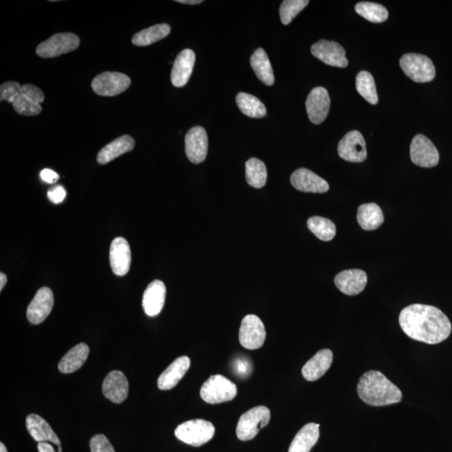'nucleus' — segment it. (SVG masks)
Instances as JSON below:
<instances>
[{"mask_svg":"<svg viewBox=\"0 0 452 452\" xmlns=\"http://www.w3.org/2000/svg\"><path fill=\"white\" fill-rule=\"evenodd\" d=\"M399 325L411 339L438 345L448 339L451 323L439 308L423 304H413L404 308L399 314Z\"/></svg>","mask_w":452,"mask_h":452,"instance_id":"nucleus-1","label":"nucleus"},{"mask_svg":"<svg viewBox=\"0 0 452 452\" xmlns=\"http://www.w3.org/2000/svg\"><path fill=\"white\" fill-rule=\"evenodd\" d=\"M357 391L371 406H385L401 401L402 392L379 371L370 370L361 376Z\"/></svg>","mask_w":452,"mask_h":452,"instance_id":"nucleus-2","label":"nucleus"},{"mask_svg":"<svg viewBox=\"0 0 452 452\" xmlns=\"http://www.w3.org/2000/svg\"><path fill=\"white\" fill-rule=\"evenodd\" d=\"M215 432V426L211 422L197 419L179 425L176 428L174 434L185 444L198 447L211 441Z\"/></svg>","mask_w":452,"mask_h":452,"instance_id":"nucleus-3","label":"nucleus"},{"mask_svg":"<svg viewBox=\"0 0 452 452\" xmlns=\"http://www.w3.org/2000/svg\"><path fill=\"white\" fill-rule=\"evenodd\" d=\"M236 394V385L221 374L211 376L201 389L203 401L211 404L231 401Z\"/></svg>","mask_w":452,"mask_h":452,"instance_id":"nucleus-4","label":"nucleus"},{"mask_svg":"<svg viewBox=\"0 0 452 452\" xmlns=\"http://www.w3.org/2000/svg\"><path fill=\"white\" fill-rule=\"evenodd\" d=\"M270 411L268 407L256 406L251 409L241 416L236 427L238 439L242 441L255 438L261 428L270 422Z\"/></svg>","mask_w":452,"mask_h":452,"instance_id":"nucleus-5","label":"nucleus"},{"mask_svg":"<svg viewBox=\"0 0 452 452\" xmlns=\"http://www.w3.org/2000/svg\"><path fill=\"white\" fill-rule=\"evenodd\" d=\"M399 65L408 78L418 83L431 82L436 77L435 65L426 56L414 53L404 55L399 61Z\"/></svg>","mask_w":452,"mask_h":452,"instance_id":"nucleus-6","label":"nucleus"},{"mask_svg":"<svg viewBox=\"0 0 452 452\" xmlns=\"http://www.w3.org/2000/svg\"><path fill=\"white\" fill-rule=\"evenodd\" d=\"M80 39L73 33H61L51 36L41 43L36 48V54L42 58H54L78 49Z\"/></svg>","mask_w":452,"mask_h":452,"instance_id":"nucleus-7","label":"nucleus"},{"mask_svg":"<svg viewBox=\"0 0 452 452\" xmlns=\"http://www.w3.org/2000/svg\"><path fill=\"white\" fill-rule=\"evenodd\" d=\"M266 332L263 321L254 314L243 318L239 332L241 345L246 349L255 350L261 348L266 341Z\"/></svg>","mask_w":452,"mask_h":452,"instance_id":"nucleus-8","label":"nucleus"},{"mask_svg":"<svg viewBox=\"0 0 452 452\" xmlns=\"http://www.w3.org/2000/svg\"><path fill=\"white\" fill-rule=\"evenodd\" d=\"M130 85L131 79L127 75L107 71L93 79L92 88L99 96L114 97L125 93Z\"/></svg>","mask_w":452,"mask_h":452,"instance_id":"nucleus-9","label":"nucleus"},{"mask_svg":"<svg viewBox=\"0 0 452 452\" xmlns=\"http://www.w3.org/2000/svg\"><path fill=\"white\" fill-rule=\"evenodd\" d=\"M411 159L414 164L422 168L435 167L439 163L438 150L424 135L414 137L411 144Z\"/></svg>","mask_w":452,"mask_h":452,"instance_id":"nucleus-10","label":"nucleus"},{"mask_svg":"<svg viewBox=\"0 0 452 452\" xmlns=\"http://www.w3.org/2000/svg\"><path fill=\"white\" fill-rule=\"evenodd\" d=\"M341 159L351 163H362L367 158V149L363 135L359 131H351L342 137L337 147Z\"/></svg>","mask_w":452,"mask_h":452,"instance_id":"nucleus-11","label":"nucleus"},{"mask_svg":"<svg viewBox=\"0 0 452 452\" xmlns=\"http://www.w3.org/2000/svg\"><path fill=\"white\" fill-rule=\"evenodd\" d=\"M311 52L316 58L328 65L344 68L349 65L345 50L339 43L321 40L312 45Z\"/></svg>","mask_w":452,"mask_h":452,"instance_id":"nucleus-12","label":"nucleus"},{"mask_svg":"<svg viewBox=\"0 0 452 452\" xmlns=\"http://www.w3.org/2000/svg\"><path fill=\"white\" fill-rule=\"evenodd\" d=\"M208 135L203 127L196 126L189 130L185 136V153L194 164H201L208 153Z\"/></svg>","mask_w":452,"mask_h":452,"instance_id":"nucleus-13","label":"nucleus"},{"mask_svg":"<svg viewBox=\"0 0 452 452\" xmlns=\"http://www.w3.org/2000/svg\"><path fill=\"white\" fill-rule=\"evenodd\" d=\"M54 306V295L49 288H42L27 308V318L32 325H40L50 315Z\"/></svg>","mask_w":452,"mask_h":452,"instance_id":"nucleus-14","label":"nucleus"},{"mask_svg":"<svg viewBox=\"0 0 452 452\" xmlns=\"http://www.w3.org/2000/svg\"><path fill=\"white\" fill-rule=\"evenodd\" d=\"M309 119L314 125L325 120L330 109V98L325 88L317 87L311 90L306 101Z\"/></svg>","mask_w":452,"mask_h":452,"instance_id":"nucleus-15","label":"nucleus"},{"mask_svg":"<svg viewBox=\"0 0 452 452\" xmlns=\"http://www.w3.org/2000/svg\"><path fill=\"white\" fill-rule=\"evenodd\" d=\"M293 186L301 192L323 194L328 191L330 184L308 169H299L294 171L291 176Z\"/></svg>","mask_w":452,"mask_h":452,"instance_id":"nucleus-16","label":"nucleus"},{"mask_svg":"<svg viewBox=\"0 0 452 452\" xmlns=\"http://www.w3.org/2000/svg\"><path fill=\"white\" fill-rule=\"evenodd\" d=\"M367 282V274L359 269L342 270L335 278L337 289L348 296H355L363 292Z\"/></svg>","mask_w":452,"mask_h":452,"instance_id":"nucleus-17","label":"nucleus"},{"mask_svg":"<svg viewBox=\"0 0 452 452\" xmlns=\"http://www.w3.org/2000/svg\"><path fill=\"white\" fill-rule=\"evenodd\" d=\"M132 253L130 246L125 238L117 237L110 247V264L114 274L122 277L130 270Z\"/></svg>","mask_w":452,"mask_h":452,"instance_id":"nucleus-18","label":"nucleus"},{"mask_svg":"<svg viewBox=\"0 0 452 452\" xmlns=\"http://www.w3.org/2000/svg\"><path fill=\"white\" fill-rule=\"evenodd\" d=\"M128 389L130 384L126 375L118 370L109 373L103 384L104 396L116 404L125 401L128 396Z\"/></svg>","mask_w":452,"mask_h":452,"instance_id":"nucleus-19","label":"nucleus"},{"mask_svg":"<svg viewBox=\"0 0 452 452\" xmlns=\"http://www.w3.org/2000/svg\"><path fill=\"white\" fill-rule=\"evenodd\" d=\"M195 54L192 50L185 49L180 52L174 63L171 71V82L176 88H183L193 73Z\"/></svg>","mask_w":452,"mask_h":452,"instance_id":"nucleus-20","label":"nucleus"},{"mask_svg":"<svg viewBox=\"0 0 452 452\" xmlns=\"http://www.w3.org/2000/svg\"><path fill=\"white\" fill-rule=\"evenodd\" d=\"M166 298L165 284L155 280L147 285L142 296V308L147 316L155 317L163 310Z\"/></svg>","mask_w":452,"mask_h":452,"instance_id":"nucleus-21","label":"nucleus"},{"mask_svg":"<svg viewBox=\"0 0 452 452\" xmlns=\"http://www.w3.org/2000/svg\"><path fill=\"white\" fill-rule=\"evenodd\" d=\"M334 354L330 349H322L309 359L303 366L302 374L308 382H316L331 367Z\"/></svg>","mask_w":452,"mask_h":452,"instance_id":"nucleus-22","label":"nucleus"},{"mask_svg":"<svg viewBox=\"0 0 452 452\" xmlns=\"http://www.w3.org/2000/svg\"><path fill=\"white\" fill-rule=\"evenodd\" d=\"M190 367V359L187 356H182L175 359L158 379V387L161 390L172 389L186 374Z\"/></svg>","mask_w":452,"mask_h":452,"instance_id":"nucleus-23","label":"nucleus"},{"mask_svg":"<svg viewBox=\"0 0 452 452\" xmlns=\"http://www.w3.org/2000/svg\"><path fill=\"white\" fill-rule=\"evenodd\" d=\"M26 428L33 437L38 442H51L57 446H61V441L52 428L44 419L36 414H31L26 418Z\"/></svg>","mask_w":452,"mask_h":452,"instance_id":"nucleus-24","label":"nucleus"},{"mask_svg":"<svg viewBox=\"0 0 452 452\" xmlns=\"http://www.w3.org/2000/svg\"><path fill=\"white\" fill-rule=\"evenodd\" d=\"M135 141L130 135H123L105 146L98 154L97 160L100 164H107L118 157L131 152L135 149Z\"/></svg>","mask_w":452,"mask_h":452,"instance_id":"nucleus-25","label":"nucleus"},{"mask_svg":"<svg viewBox=\"0 0 452 452\" xmlns=\"http://www.w3.org/2000/svg\"><path fill=\"white\" fill-rule=\"evenodd\" d=\"M320 424L308 423L294 437L288 452H310L320 439Z\"/></svg>","mask_w":452,"mask_h":452,"instance_id":"nucleus-26","label":"nucleus"},{"mask_svg":"<svg viewBox=\"0 0 452 452\" xmlns=\"http://www.w3.org/2000/svg\"><path fill=\"white\" fill-rule=\"evenodd\" d=\"M89 352V347L83 342L73 347L60 361V372L70 374L82 368L88 358Z\"/></svg>","mask_w":452,"mask_h":452,"instance_id":"nucleus-27","label":"nucleus"},{"mask_svg":"<svg viewBox=\"0 0 452 452\" xmlns=\"http://www.w3.org/2000/svg\"><path fill=\"white\" fill-rule=\"evenodd\" d=\"M357 220L362 229L374 231L382 225L384 221L382 208L374 203L361 204L357 214Z\"/></svg>","mask_w":452,"mask_h":452,"instance_id":"nucleus-28","label":"nucleus"},{"mask_svg":"<svg viewBox=\"0 0 452 452\" xmlns=\"http://www.w3.org/2000/svg\"><path fill=\"white\" fill-rule=\"evenodd\" d=\"M251 65L256 77L266 85H273L275 78L273 68L268 54L263 49L259 48L251 57Z\"/></svg>","mask_w":452,"mask_h":452,"instance_id":"nucleus-29","label":"nucleus"},{"mask_svg":"<svg viewBox=\"0 0 452 452\" xmlns=\"http://www.w3.org/2000/svg\"><path fill=\"white\" fill-rule=\"evenodd\" d=\"M171 32V27L168 23H160L145 28L133 36L132 44L137 46H147L155 42L164 39Z\"/></svg>","mask_w":452,"mask_h":452,"instance_id":"nucleus-30","label":"nucleus"},{"mask_svg":"<svg viewBox=\"0 0 452 452\" xmlns=\"http://www.w3.org/2000/svg\"><path fill=\"white\" fill-rule=\"evenodd\" d=\"M236 104L242 113L252 118H261L266 115L265 105L252 95L240 93L236 96Z\"/></svg>","mask_w":452,"mask_h":452,"instance_id":"nucleus-31","label":"nucleus"},{"mask_svg":"<svg viewBox=\"0 0 452 452\" xmlns=\"http://www.w3.org/2000/svg\"><path fill=\"white\" fill-rule=\"evenodd\" d=\"M246 178L250 186L261 189L268 180V170L263 161L251 158L246 164Z\"/></svg>","mask_w":452,"mask_h":452,"instance_id":"nucleus-32","label":"nucleus"},{"mask_svg":"<svg viewBox=\"0 0 452 452\" xmlns=\"http://www.w3.org/2000/svg\"><path fill=\"white\" fill-rule=\"evenodd\" d=\"M308 229L315 235L318 239L323 241H330L336 236L335 223L327 218L313 216L308 219Z\"/></svg>","mask_w":452,"mask_h":452,"instance_id":"nucleus-33","label":"nucleus"},{"mask_svg":"<svg viewBox=\"0 0 452 452\" xmlns=\"http://www.w3.org/2000/svg\"><path fill=\"white\" fill-rule=\"evenodd\" d=\"M356 89L366 101L372 105L379 102L374 78L368 71H361L356 78Z\"/></svg>","mask_w":452,"mask_h":452,"instance_id":"nucleus-34","label":"nucleus"},{"mask_svg":"<svg viewBox=\"0 0 452 452\" xmlns=\"http://www.w3.org/2000/svg\"><path fill=\"white\" fill-rule=\"evenodd\" d=\"M355 11L366 20L372 23H383L389 18V12L387 8L382 4L360 2L356 4Z\"/></svg>","mask_w":452,"mask_h":452,"instance_id":"nucleus-35","label":"nucleus"},{"mask_svg":"<svg viewBox=\"0 0 452 452\" xmlns=\"http://www.w3.org/2000/svg\"><path fill=\"white\" fill-rule=\"evenodd\" d=\"M11 103L13 104L14 110L21 115L35 116L42 112L41 105L28 98L23 93L22 87L16 96L11 100Z\"/></svg>","mask_w":452,"mask_h":452,"instance_id":"nucleus-36","label":"nucleus"},{"mask_svg":"<svg viewBox=\"0 0 452 452\" xmlns=\"http://www.w3.org/2000/svg\"><path fill=\"white\" fill-rule=\"evenodd\" d=\"M308 4V0H285L280 7V17L283 25H289Z\"/></svg>","mask_w":452,"mask_h":452,"instance_id":"nucleus-37","label":"nucleus"},{"mask_svg":"<svg viewBox=\"0 0 452 452\" xmlns=\"http://www.w3.org/2000/svg\"><path fill=\"white\" fill-rule=\"evenodd\" d=\"M90 451L92 452H115L111 442L104 435H96L90 439Z\"/></svg>","mask_w":452,"mask_h":452,"instance_id":"nucleus-38","label":"nucleus"},{"mask_svg":"<svg viewBox=\"0 0 452 452\" xmlns=\"http://www.w3.org/2000/svg\"><path fill=\"white\" fill-rule=\"evenodd\" d=\"M23 93L26 95L28 98L38 104H41L45 101V95L42 90L32 84H26L22 85Z\"/></svg>","mask_w":452,"mask_h":452,"instance_id":"nucleus-39","label":"nucleus"},{"mask_svg":"<svg viewBox=\"0 0 452 452\" xmlns=\"http://www.w3.org/2000/svg\"><path fill=\"white\" fill-rule=\"evenodd\" d=\"M66 192L65 189L59 185L54 189L49 190L48 198L52 203L61 204L65 198Z\"/></svg>","mask_w":452,"mask_h":452,"instance_id":"nucleus-40","label":"nucleus"},{"mask_svg":"<svg viewBox=\"0 0 452 452\" xmlns=\"http://www.w3.org/2000/svg\"><path fill=\"white\" fill-rule=\"evenodd\" d=\"M235 369L238 374L246 377V375H249L251 373V364L245 359H239L236 362Z\"/></svg>","mask_w":452,"mask_h":452,"instance_id":"nucleus-41","label":"nucleus"},{"mask_svg":"<svg viewBox=\"0 0 452 452\" xmlns=\"http://www.w3.org/2000/svg\"><path fill=\"white\" fill-rule=\"evenodd\" d=\"M41 178L47 184H56L59 180L60 176L55 171L46 169L41 172Z\"/></svg>","mask_w":452,"mask_h":452,"instance_id":"nucleus-42","label":"nucleus"},{"mask_svg":"<svg viewBox=\"0 0 452 452\" xmlns=\"http://www.w3.org/2000/svg\"><path fill=\"white\" fill-rule=\"evenodd\" d=\"M38 451L39 452H56L54 447L52 446L49 442H39L38 444ZM57 452H63L61 446H58V451Z\"/></svg>","mask_w":452,"mask_h":452,"instance_id":"nucleus-43","label":"nucleus"},{"mask_svg":"<svg viewBox=\"0 0 452 452\" xmlns=\"http://www.w3.org/2000/svg\"><path fill=\"white\" fill-rule=\"evenodd\" d=\"M175 2L184 4H190V6H195V4L203 3L202 0H176Z\"/></svg>","mask_w":452,"mask_h":452,"instance_id":"nucleus-44","label":"nucleus"},{"mask_svg":"<svg viewBox=\"0 0 452 452\" xmlns=\"http://www.w3.org/2000/svg\"><path fill=\"white\" fill-rule=\"evenodd\" d=\"M7 283V277L6 275L1 273H0V291H2L4 287Z\"/></svg>","mask_w":452,"mask_h":452,"instance_id":"nucleus-45","label":"nucleus"},{"mask_svg":"<svg viewBox=\"0 0 452 452\" xmlns=\"http://www.w3.org/2000/svg\"><path fill=\"white\" fill-rule=\"evenodd\" d=\"M0 452H8L6 446L4 443H0Z\"/></svg>","mask_w":452,"mask_h":452,"instance_id":"nucleus-46","label":"nucleus"}]
</instances>
